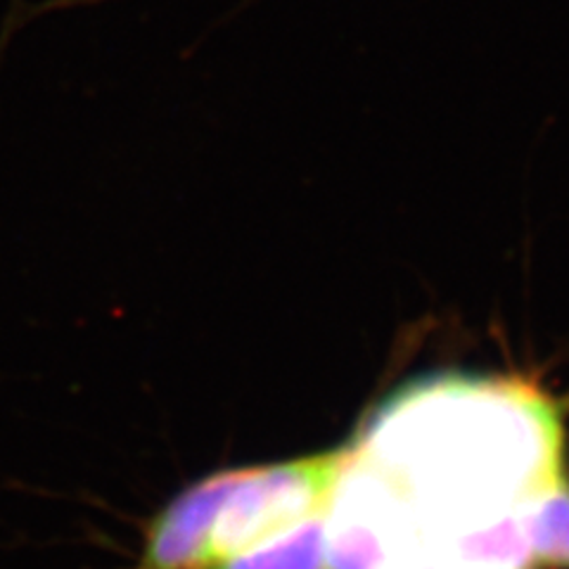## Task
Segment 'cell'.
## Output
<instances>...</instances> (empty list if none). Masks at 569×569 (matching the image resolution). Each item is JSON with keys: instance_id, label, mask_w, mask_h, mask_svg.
<instances>
[{"instance_id": "obj_1", "label": "cell", "mask_w": 569, "mask_h": 569, "mask_svg": "<svg viewBox=\"0 0 569 569\" xmlns=\"http://www.w3.org/2000/svg\"><path fill=\"white\" fill-rule=\"evenodd\" d=\"M347 453L395 496V560L522 510L556 485L562 422L525 380L447 372L397 389Z\"/></svg>"}, {"instance_id": "obj_5", "label": "cell", "mask_w": 569, "mask_h": 569, "mask_svg": "<svg viewBox=\"0 0 569 569\" xmlns=\"http://www.w3.org/2000/svg\"><path fill=\"white\" fill-rule=\"evenodd\" d=\"M533 569H569V485L560 477L525 510Z\"/></svg>"}, {"instance_id": "obj_4", "label": "cell", "mask_w": 569, "mask_h": 569, "mask_svg": "<svg viewBox=\"0 0 569 569\" xmlns=\"http://www.w3.org/2000/svg\"><path fill=\"white\" fill-rule=\"evenodd\" d=\"M211 569H326L323 512Z\"/></svg>"}, {"instance_id": "obj_7", "label": "cell", "mask_w": 569, "mask_h": 569, "mask_svg": "<svg viewBox=\"0 0 569 569\" xmlns=\"http://www.w3.org/2000/svg\"><path fill=\"white\" fill-rule=\"evenodd\" d=\"M22 27V17H17L14 12H10L8 17H6V22H3V33H0V62H3V56H6V50H8V43H10V39H12V33Z\"/></svg>"}, {"instance_id": "obj_3", "label": "cell", "mask_w": 569, "mask_h": 569, "mask_svg": "<svg viewBox=\"0 0 569 569\" xmlns=\"http://www.w3.org/2000/svg\"><path fill=\"white\" fill-rule=\"evenodd\" d=\"M230 477L233 470L200 479L157 515L140 569H204L209 565L211 527Z\"/></svg>"}, {"instance_id": "obj_6", "label": "cell", "mask_w": 569, "mask_h": 569, "mask_svg": "<svg viewBox=\"0 0 569 569\" xmlns=\"http://www.w3.org/2000/svg\"><path fill=\"white\" fill-rule=\"evenodd\" d=\"M387 569H466L451 560L435 558V556H401L391 560Z\"/></svg>"}, {"instance_id": "obj_2", "label": "cell", "mask_w": 569, "mask_h": 569, "mask_svg": "<svg viewBox=\"0 0 569 569\" xmlns=\"http://www.w3.org/2000/svg\"><path fill=\"white\" fill-rule=\"evenodd\" d=\"M345 449L273 466L233 470L211 527L209 567L269 541L323 512Z\"/></svg>"}]
</instances>
